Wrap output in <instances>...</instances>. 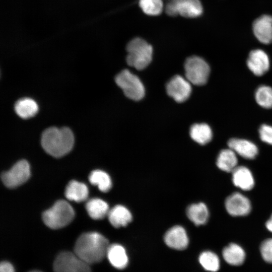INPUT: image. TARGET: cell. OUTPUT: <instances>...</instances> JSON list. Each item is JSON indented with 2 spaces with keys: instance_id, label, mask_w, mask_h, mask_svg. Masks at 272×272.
<instances>
[{
  "instance_id": "3",
  "label": "cell",
  "mask_w": 272,
  "mask_h": 272,
  "mask_svg": "<svg viewBox=\"0 0 272 272\" xmlns=\"http://www.w3.org/2000/svg\"><path fill=\"white\" fill-rule=\"evenodd\" d=\"M126 49L127 63L137 70L145 69L152 61V46L141 38L136 37L131 40Z\"/></svg>"
},
{
  "instance_id": "20",
  "label": "cell",
  "mask_w": 272,
  "mask_h": 272,
  "mask_svg": "<svg viewBox=\"0 0 272 272\" xmlns=\"http://www.w3.org/2000/svg\"><path fill=\"white\" fill-rule=\"evenodd\" d=\"M186 215L188 219L196 226L205 224L209 216L208 209L202 202L188 206L186 210Z\"/></svg>"
},
{
  "instance_id": "23",
  "label": "cell",
  "mask_w": 272,
  "mask_h": 272,
  "mask_svg": "<svg viewBox=\"0 0 272 272\" xmlns=\"http://www.w3.org/2000/svg\"><path fill=\"white\" fill-rule=\"evenodd\" d=\"M223 256L229 264L238 266L241 265L245 258V253L243 248L235 243H231L223 250Z\"/></svg>"
},
{
  "instance_id": "16",
  "label": "cell",
  "mask_w": 272,
  "mask_h": 272,
  "mask_svg": "<svg viewBox=\"0 0 272 272\" xmlns=\"http://www.w3.org/2000/svg\"><path fill=\"white\" fill-rule=\"evenodd\" d=\"M233 184L244 190H251L254 185V179L250 170L243 166L236 167L232 172Z\"/></svg>"
},
{
  "instance_id": "33",
  "label": "cell",
  "mask_w": 272,
  "mask_h": 272,
  "mask_svg": "<svg viewBox=\"0 0 272 272\" xmlns=\"http://www.w3.org/2000/svg\"><path fill=\"white\" fill-rule=\"evenodd\" d=\"M266 228L271 232H272V215L269 219L267 220L265 224Z\"/></svg>"
},
{
  "instance_id": "22",
  "label": "cell",
  "mask_w": 272,
  "mask_h": 272,
  "mask_svg": "<svg viewBox=\"0 0 272 272\" xmlns=\"http://www.w3.org/2000/svg\"><path fill=\"white\" fill-rule=\"evenodd\" d=\"M17 114L23 119L34 116L38 111V106L33 99L23 98L18 100L14 106Z\"/></svg>"
},
{
  "instance_id": "4",
  "label": "cell",
  "mask_w": 272,
  "mask_h": 272,
  "mask_svg": "<svg viewBox=\"0 0 272 272\" xmlns=\"http://www.w3.org/2000/svg\"><path fill=\"white\" fill-rule=\"evenodd\" d=\"M74 216L75 212L71 205L64 200H59L43 213L42 220L49 228L57 229L69 224Z\"/></svg>"
},
{
  "instance_id": "18",
  "label": "cell",
  "mask_w": 272,
  "mask_h": 272,
  "mask_svg": "<svg viewBox=\"0 0 272 272\" xmlns=\"http://www.w3.org/2000/svg\"><path fill=\"white\" fill-rule=\"evenodd\" d=\"M107 217L110 224L115 228L126 226L132 220L131 213L122 205H116L109 210Z\"/></svg>"
},
{
  "instance_id": "24",
  "label": "cell",
  "mask_w": 272,
  "mask_h": 272,
  "mask_svg": "<svg viewBox=\"0 0 272 272\" xmlns=\"http://www.w3.org/2000/svg\"><path fill=\"white\" fill-rule=\"evenodd\" d=\"M86 209L89 216L95 220H100L107 216L109 211L108 203L103 200L94 198L88 200Z\"/></svg>"
},
{
  "instance_id": "19",
  "label": "cell",
  "mask_w": 272,
  "mask_h": 272,
  "mask_svg": "<svg viewBox=\"0 0 272 272\" xmlns=\"http://www.w3.org/2000/svg\"><path fill=\"white\" fill-rule=\"evenodd\" d=\"M64 193L67 199L76 202H82L87 199L89 190L84 183L72 180L66 186Z\"/></svg>"
},
{
  "instance_id": "14",
  "label": "cell",
  "mask_w": 272,
  "mask_h": 272,
  "mask_svg": "<svg viewBox=\"0 0 272 272\" xmlns=\"http://www.w3.org/2000/svg\"><path fill=\"white\" fill-rule=\"evenodd\" d=\"M164 239L168 247L176 250H183L188 244L186 232L180 226H175L169 229L165 233Z\"/></svg>"
},
{
  "instance_id": "17",
  "label": "cell",
  "mask_w": 272,
  "mask_h": 272,
  "mask_svg": "<svg viewBox=\"0 0 272 272\" xmlns=\"http://www.w3.org/2000/svg\"><path fill=\"white\" fill-rule=\"evenodd\" d=\"M106 256L111 265L116 268L123 269L128 264V259L126 251L121 245H109Z\"/></svg>"
},
{
  "instance_id": "15",
  "label": "cell",
  "mask_w": 272,
  "mask_h": 272,
  "mask_svg": "<svg viewBox=\"0 0 272 272\" xmlns=\"http://www.w3.org/2000/svg\"><path fill=\"white\" fill-rule=\"evenodd\" d=\"M228 145L236 154L245 159H253L258 154L256 146L246 140L233 138L228 141Z\"/></svg>"
},
{
  "instance_id": "28",
  "label": "cell",
  "mask_w": 272,
  "mask_h": 272,
  "mask_svg": "<svg viewBox=\"0 0 272 272\" xmlns=\"http://www.w3.org/2000/svg\"><path fill=\"white\" fill-rule=\"evenodd\" d=\"M255 98L261 107L266 109L272 108V88L265 85L259 87L255 92Z\"/></svg>"
},
{
  "instance_id": "9",
  "label": "cell",
  "mask_w": 272,
  "mask_h": 272,
  "mask_svg": "<svg viewBox=\"0 0 272 272\" xmlns=\"http://www.w3.org/2000/svg\"><path fill=\"white\" fill-rule=\"evenodd\" d=\"M30 176V167L26 160L17 162L10 170L2 173L1 178L9 188H15L25 183Z\"/></svg>"
},
{
  "instance_id": "5",
  "label": "cell",
  "mask_w": 272,
  "mask_h": 272,
  "mask_svg": "<svg viewBox=\"0 0 272 272\" xmlns=\"http://www.w3.org/2000/svg\"><path fill=\"white\" fill-rule=\"evenodd\" d=\"M115 82L128 98L139 101L145 96L144 86L138 76L124 70L115 77Z\"/></svg>"
},
{
  "instance_id": "1",
  "label": "cell",
  "mask_w": 272,
  "mask_h": 272,
  "mask_svg": "<svg viewBox=\"0 0 272 272\" xmlns=\"http://www.w3.org/2000/svg\"><path fill=\"white\" fill-rule=\"evenodd\" d=\"M108 240L97 232H88L82 234L77 239L74 253L89 264L103 260L107 251Z\"/></svg>"
},
{
  "instance_id": "29",
  "label": "cell",
  "mask_w": 272,
  "mask_h": 272,
  "mask_svg": "<svg viewBox=\"0 0 272 272\" xmlns=\"http://www.w3.org/2000/svg\"><path fill=\"white\" fill-rule=\"evenodd\" d=\"M139 5L145 14L151 16L159 15L163 9L162 0H139Z\"/></svg>"
},
{
  "instance_id": "27",
  "label": "cell",
  "mask_w": 272,
  "mask_h": 272,
  "mask_svg": "<svg viewBox=\"0 0 272 272\" xmlns=\"http://www.w3.org/2000/svg\"><path fill=\"white\" fill-rule=\"evenodd\" d=\"M199 261L207 270L215 272L219 269V257L213 252L206 251L202 252L199 256Z\"/></svg>"
},
{
  "instance_id": "12",
  "label": "cell",
  "mask_w": 272,
  "mask_h": 272,
  "mask_svg": "<svg viewBox=\"0 0 272 272\" xmlns=\"http://www.w3.org/2000/svg\"><path fill=\"white\" fill-rule=\"evenodd\" d=\"M247 65L253 74L261 76L268 70L269 60L264 51L259 49H255L250 52L247 60Z\"/></svg>"
},
{
  "instance_id": "31",
  "label": "cell",
  "mask_w": 272,
  "mask_h": 272,
  "mask_svg": "<svg viewBox=\"0 0 272 272\" xmlns=\"http://www.w3.org/2000/svg\"><path fill=\"white\" fill-rule=\"evenodd\" d=\"M259 137L261 141L272 145V126L262 124L259 129Z\"/></svg>"
},
{
  "instance_id": "30",
  "label": "cell",
  "mask_w": 272,
  "mask_h": 272,
  "mask_svg": "<svg viewBox=\"0 0 272 272\" xmlns=\"http://www.w3.org/2000/svg\"><path fill=\"white\" fill-rule=\"evenodd\" d=\"M263 259L267 262L272 263V238L263 241L260 247Z\"/></svg>"
},
{
  "instance_id": "11",
  "label": "cell",
  "mask_w": 272,
  "mask_h": 272,
  "mask_svg": "<svg viewBox=\"0 0 272 272\" xmlns=\"http://www.w3.org/2000/svg\"><path fill=\"white\" fill-rule=\"evenodd\" d=\"M225 206L228 214L234 217L246 216L251 209L248 198L239 192L233 193L228 196Z\"/></svg>"
},
{
  "instance_id": "25",
  "label": "cell",
  "mask_w": 272,
  "mask_h": 272,
  "mask_svg": "<svg viewBox=\"0 0 272 272\" xmlns=\"http://www.w3.org/2000/svg\"><path fill=\"white\" fill-rule=\"evenodd\" d=\"M190 135L192 139L200 145H205L212 139V131L206 123L193 124L190 129Z\"/></svg>"
},
{
  "instance_id": "2",
  "label": "cell",
  "mask_w": 272,
  "mask_h": 272,
  "mask_svg": "<svg viewBox=\"0 0 272 272\" xmlns=\"http://www.w3.org/2000/svg\"><path fill=\"white\" fill-rule=\"evenodd\" d=\"M74 136L67 127H51L41 135V143L44 150L50 155L58 158L69 153L74 144Z\"/></svg>"
},
{
  "instance_id": "26",
  "label": "cell",
  "mask_w": 272,
  "mask_h": 272,
  "mask_svg": "<svg viewBox=\"0 0 272 272\" xmlns=\"http://www.w3.org/2000/svg\"><path fill=\"white\" fill-rule=\"evenodd\" d=\"M90 183L97 186L102 192L108 191L112 187V181L109 175L105 172L96 170L93 171L89 176Z\"/></svg>"
},
{
  "instance_id": "32",
  "label": "cell",
  "mask_w": 272,
  "mask_h": 272,
  "mask_svg": "<svg viewBox=\"0 0 272 272\" xmlns=\"http://www.w3.org/2000/svg\"><path fill=\"white\" fill-rule=\"evenodd\" d=\"M0 272H15V270L11 263L2 261L0 264Z\"/></svg>"
},
{
  "instance_id": "21",
  "label": "cell",
  "mask_w": 272,
  "mask_h": 272,
  "mask_svg": "<svg viewBox=\"0 0 272 272\" xmlns=\"http://www.w3.org/2000/svg\"><path fill=\"white\" fill-rule=\"evenodd\" d=\"M237 162L236 153L229 148L221 151L218 156L216 164L221 170L232 172L237 167Z\"/></svg>"
},
{
  "instance_id": "10",
  "label": "cell",
  "mask_w": 272,
  "mask_h": 272,
  "mask_svg": "<svg viewBox=\"0 0 272 272\" xmlns=\"http://www.w3.org/2000/svg\"><path fill=\"white\" fill-rule=\"evenodd\" d=\"M168 95L177 102L185 101L191 92V83L182 77L176 75L173 77L166 85Z\"/></svg>"
},
{
  "instance_id": "6",
  "label": "cell",
  "mask_w": 272,
  "mask_h": 272,
  "mask_svg": "<svg viewBox=\"0 0 272 272\" xmlns=\"http://www.w3.org/2000/svg\"><path fill=\"white\" fill-rule=\"evenodd\" d=\"M186 79L196 86L205 85L209 78L210 68L207 62L197 56L188 57L184 63Z\"/></svg>"
},
{
  "instance_id": "13",
  "label": "cell",
  "mask_w": 272,
  "mask_h": 272,
  "mask_svg": "<svg viewBox=\"0 0 272 272\" xmlns=\"http://www.w3.org/2000/svg\"><path fill=\"white\" fill-rule=\"evenodd\" d=\"M253 33L257 39L264 44L272 43V17L262 15L253 24Z\"/></svg>"
},
{
  "instance_id": "8",
  "label": "cell",
  "mask_w": 272,
  "mask_h": 272,
  "mask_svg": "<svg viewBox=\"0 0 272 272\" xmlns=\"http://www.w3.org/2000/svg\"><path fill=\"white\" fill-rule=\"evenodd\" d=\"M89 265L75 253L64 251L56 257L53 269L55 272H91Z\"/></svg>"
},
{
  "instance_id": "7",
  "label": "cell",
  "mask_w": 272,
  "mask_h": 272,
  "mask_svg": "<svg viewBox=\"0 0 272 272\" xmlns=\"http://www.w3.org/2000/svg\"><path fill=\"white\" fill-rule=\"evenodd\" d=\"M165 12L169 16L194 18L201 15L203 8L199 0H171L165 7Z\"/></svg>"
},
{
  "instance_id": "34",
  "label": "cell",
  "mask_w": 272,
  "mask_h": 272,
  "mask_svg": "<svg viewBox=\"0 0 272 272\" xmlns=\"http://www.w3.org/2000/svg\"><path fill=\"white\" fill-rule=\"evenodd\" d=\"M30 272H41V271H39V270H33V271H31Z\"/></svg>"
}]
</instances>
